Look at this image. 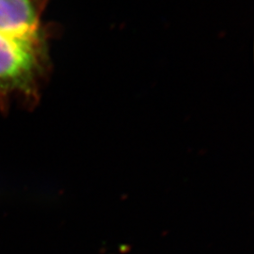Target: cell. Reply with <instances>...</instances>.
Segmentation results:
<instances>
[{
	"instance_id": "1",
	"label": "cell",
	"mask_w": 254,
	"mask_h": 254,
	"mask_svg": "<svg viewBox=\"0 0 254 254\" xmlns=\"http://www.w3.org/2000/svg\"><path fill=\"white\" fill-rule=\"evenodd\" d=\"M59 27L48 23L34 36L17 38L0 33V112L13 104L27 110L36 108L52 72L50 42Z\"/></svg>"
},
{
	"instance_id": "2",
	"label": "cell",
	"mask_w": 254,
	"mask_h": 254,
	"mask_svg": "<svg viewBox=\"0 0 254 254\" xmlns=\"http://www.w3.org/2000/svg\"><path fill=\"white\" fill-rule=\"evenodd\" d=\"M50 0H0V33L27 38L43 31L42 18Z\"/></svg>"
}]
</instances>
